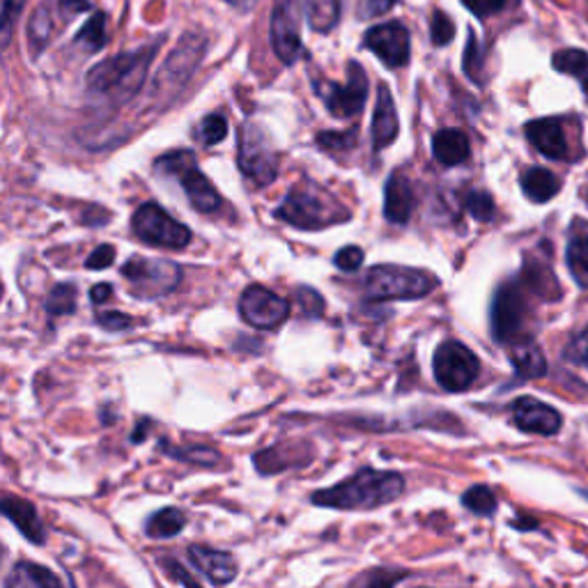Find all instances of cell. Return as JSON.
<instances>
[{
	"label": "cell",
	"mask_w": 588,
	"mask_h": 588,
	"mask_svg": "<svg viewBox=\"0 0 588 588\" xmlns=\"http://www.w3.org/2000/svg\"><path fill=\"white\" fill-rule=\"evenodd\" d=\"M404 492V478L395 471L361 469L347 481L311 497L315 506L339 510H371L395 501Z\"/></svg>",
	"instance_id": "obj_1"
},
{
	"label": "cell",
	"mask_w": 588,
	"mask_h": 588,
	"mask_svg": "<svg viewBox=\"0 0 588 588\" xmlns=\"http://www.w3.org/2000/svg\"><path fill=\"white\" fill-rule=\"evenodd\" d=\"M157 170L168 175V177H175L182 189L187 192L189 196V203L198 209V212H216L220 207V198L214 189V184L205 177V173L198 168L196 164V157L192 153H170V155H164L159 161H157Z\"/></svg>",
	"instance_id": "obj_7"
},
{
	"label": "cell",
	"mask_w": 588,
	"mask_h": 588,
	"mask_svg": "<svg viewBox=\"0 0 588 588\" xmlns=\"http://www.w3.org/2000/svg\"><path fill=\"white\" fill-rule=\"evenodd\" d=\"M122 276L129 281L136 297L159 300L179 285L182 270L175 263L161 261V257L134 255L125 263Z\"/></svg>",
	"instance_id": "obj_6"
},
{
	"label": "cell",
	"mask_w": 588,
	"mask_h": 588,
	"mask_svg": "<svg viewBox=\"0 0 588 588\" xmlns=\"http://www.w3.org/2000/svg\"><path fill=\"white\" fill-rule=\"evenodd\" d=\"M26 6V0H3V42L8 45L10 40V32H12V23L14 19L21 14Z\"/></svg>",
	"instance_id": "obj_44"
},
{
	"label": "cell",
	"mask_w": 588,
	"mask_h": 588,
	"mask_svg": "<svg viewBox=\"0 0 588 588\" xmlns=\"http://www.w3.org/2000/svg\"><path fill=\"white\" fill-rule=\"evenodd\" d=\"M49 315H69L77 311V287L71 283H60L51 290L47 300Z\"/></svg>",
	"instance_id": "obj_31"
},
{
	"label": "cell",
	"mask_w": 588,
	"mask_h": 588,
	"mask_svg": "<svg viewBox=\"0 0 588 588\" xmlns=\"http://www.w3.org/2000/svg\"><path fill=\"white\" fill-rule=\"evenodd\" d=\"M317 143L322 147H326V150H347V147L354 145V131H320L317 134Z\"/></svg>",
	"instance_id": "obj_37"
},
{
	"label": "cell",
	"mask_w": 588,
	"mask_h": 588,
	"mask_svg": "<svg viewBox=\"0 0 588 588\" xmlns=\"http://www.w3.org/2000/svg\"><path fill=\"white\" fill-rule=\"evenodd\" d=\"M226 3H231L233 8H239V10H246V8H251V3H253V0H226Z\"/></svg>",
	"instance_id": "obj_50"
},
{
	"label": "cell",
	"mask_w": 588,
	"mask_h": 588,
	"mask_svg": "<svg viewBox=\"0 0 588 588\" xmlns=\"http://www.w3.org/2000/svg\"><path fill=\"white\" fill-rule=\"evenodd\" d=\"M464 508H469L476 514H492L497 510V497L486 486H473L462 497Z\"/></svg>",
	"instance_id": "obj_33"
},
{
	"label": "cell",
	"mask_w": 588,
	"mask_h": 588,
	"mask_svg": "<svg viewBox=\"0 0 588 588\" xmlns=\"http://www.w3.org/2000/svg\"><path fill=\"white\" fill-rule=\"evenodd\" d=\"M189 559L192 564L214 584H231L237 577V561L228 551H218L209 547L194 545L189 549Z\"/></svg>",
	"instance_id": "obj_18"
},
{
	"label": "cell",
	"mask_w": 588,
	"mask_h": 588,
	"mask_svg": "<svg viewBox=\"0 0 588 588\" xmlns=\"http://www.w3.org/2000/svg\"><path fill=\"white\" fill-rule=\"evenodd\" d=\"M192 35L187 40H182V45L170 53L166 67L159 74V84L166 81H175V84H184L189 79V74L196 69V62L200 60V53H205V40L196 35V42L189 45Z\"/></svg>",
	"instance_id": "obj_20"
},
{
	"label": "cell",
	"mask_w": 588,
	"mask_h": 588,
	"mask_svg": "<svg viewBox=\"0 0 588 588\" xmlns=\"http://www.w3.org/2000/svg\"><path fill=\"white\" fill-rule=\"evenodd\" d=\"M302 0H274L270 40L274 53L294 65L302 56Z\"/></svg>",
	"instance_id": "obj_11"
},
{
	"label": "cell",
	"mask_w": 588,
	"mask_h": 588,
	"mask_svg": "<svg viewBox=\"0 0 588 588\" xmlns=\"http://www.w3.org/2000/svg\"><path fill=\"white\" fill-rule=\"evenodd\" d=\"M196 136L203 145H216L228 136V120L218 114H209L196 129Z\"/></svg>",
	"instance_id": "obj_34"
},
{
	"label": "cell",
	"mask_w": 588,
	"mask_h": 588,
	"mask_svg": "<svg viewBox=\"0 0 588 588\" xmlns=\"http://www.w3.org/2000/svg\"><path fill=\"white\" fill-rule=\"evenodd\" d=\"M134 233L153 246L184 248L192 242V231L182 226L168 212L157 203H145L131 218Z\"/></svg>",
	"instance_id": "obj_9"
},
{
	"label": "cell",
	"mask_w": 588,
	"mask_h": 588,
	"mask_svg": "<svg viewBox=\"0 0 588 588\" xmlns=\"http://www.w3.org/2000/svg\"><path fill=\"white\" fill-rule=\"evenodd\" d=\"M478 69H481V58H478L476 35L469 32V42H467V51H464V71H467V77L478 81Z\"/></svg>",
	"instance_id": "obj_43"
},
{
	"label": "cell",
	"mask_w": 588,
	"mask_h": 588,
	"mask_svg": "<svg viewBox=\"0 0 588 588\" xmlns=\"http://www.w3.org/2000/svg\"><path fill=\"white\" fill-rule=\"evenodd\" d=\"M527 302L520 285L506 283L497 290L492 302V334L499 343H510L522 331Z\"/></svg>",
	"instance_id": "obj_13"
},
{
	"label": "cell",
	"mask_w": 588,
	"mask_h": 588,
	"mask_svg": "<svg viewBox=\"0 0 588 588\" xmlns=\"http://www.w3.org/2000/svg\"><path fill=\"white\" fill-rule=\"evenodd\" d=\"M97 320L104 329H110V331H120V329L131 326V317L125 313H99Z\"/></svg>",
	"instance_id": "obj_46"
},
{
	"label": "cell",
	"mask_w": 588,
	"mask_h": 588,
	"mask_svg": "<svg viewBox=\"0 0 588 588\" xmlns=\"http://www.w3.org/2000/svg\"><path fill=\"white\" fill-rule=\"evenodd\" d=\"M315 92L320 95V99L324 101V106L329 108V114L339 118V120H347L359 116L365 99H367V77L365 71L359 62H350L347 67V84H334V81H324L315 86Z\"/></svg>",
	"instance_id": "obj_10"
},
{
	"label": "cell",
	"mask_w": 588,
	"mask_h": 588,
	"mask_svg": "<svg viewBox=\"0 0 588 588\" xmlns=\"http://www.w3.org/2000/svg\"><path fill=\"white\" fill-rule=\"evenodd\" d=\"M437 285L434 274L398 265H378L365 276V294L371 302L423 300Z\"/></svg>",
	"instance_id": "obj_4"
},
{
	"label": "cell",
	"mask_w": 588,
	"mask_h": 588,
	"mask_svg": "<svg viewBox=\"0 0 588 588\" xmlns=\"http://www.w3.org/2000/svg\"><path fill=\"white\" fill-rule=\"evenodd\" d=\"M520 187L525 192V196L533 203H547L555 198L561 189V182L559 177L547 170V168H540V166H533V168H527L520 177Z\"/></svg>",
	"instance_id": "obj_23"
},
{
	"label": "cell",
	"mask_w": 588,
	"mask_h": 588,
	"mask_svg": "<svg viewBox=\"0 0 588 588\" xmlns=\"http://www.w3.org/2000/svg\"><path fill=\"white\" fill-rule=\"evenodd\" d=\"M414 209V189L410 177L402 170H395L384 189V216L395 226H404Z\"/></svg>",
	"instance_id": "obj_17"
},
{
	"label": "cell",
	"mask_w": 588,
	"mask_h": 588,
	"mask_svg": "<svg viewBox=\"0 0 588 588\" xmlns=\"http://www.w3.org/2000/svg\"><path fill=\"white\" fill-rule=\"evenodd\" d=\"M239 313L255 329H276L287 320L290 304L263 285H248L239 300Z\"/></svg>",
	"instance_id": "obj_12"
},
{
	"label": "cell",
	"mask_w": 588,
	"mask_h": 588,
	"mask_svg": "<svg viewBox=\"0 0 588 588\" xmlns=\"http://www.w3.org/2000/svg\"><path fill=\"white\" fill-rule=\"evenodd\" d=\"M237 155H239L237 157L239 170L253 184H257V187H267V184L276 179L278 157L265 127H261L257 122H246L239 131Z\"/></svg>",
	"instance_id": "obj_5"
},
{
	"label": "cell",
	"mask_w": 588,
	"mask_h": 588,
	"mask_svg": "<svg viewBox=\"0 0 588 588\" xmlns=\"http://www.w3.org/2000/svg\"><path fill=\"white\" fill-rule=\"evenodd\" d=\"M3 512L6 518L12 520L19 531L32 540V542H45V527L40 522V518H37V510L32 503L23 501V499H17V497H6L3 499Z\"/></svg>",
	"instance_id": "obj_22"
},
{
	"label": "cell",
	"mask_w": 588,
	"mask_h": 588,
	"mask_svg": "<svg viewBox=\"0 0 588 588\" xmlns=\"http://www.w3.org/2000/svg\"><path fill=\"white\" fill-rule=\"evenodd\" d=\"M462 3L473 17L486 19V17H492V14L501 12L506 8L508 0H462Z\"/></svg>",
	"instance_id": "obj_39"
},
{
	"label": "cell",
	"mask_w": 588,
	"mask_h": 588,
	"mask_svg": "<svg viewBox=\"0 0 588 588\" xmlns=\"http://www.w3.org/2000/svg\"><path fill=\"white\" fill-rule=\"evenodd\" d=\"M157 47L140 49L134 53H120L110 60L99 62L88 74V88L104 97L131 99L145 84L147 67H150Z\"/></svg>",
	"instance_id": "obj_3"
},
{
	"label": "cell",
	"mask_w": 588,
	"mask_h": 588,
	"mask_svg": "<svg viewBox=\"0 0 588 588\" xmlns=\"http://www.w3.org/2000/svg\"><path fill=\"white\" fill-rule=\"evenodd\" d=\"M334 263L343 272H356L361 267V263H363V251L359 246H345V248H341L336 253Z\"/></svg>",
	"instance_id": "obj_40"
},
{
	"label": "cell",
	"mask_w": 588,
	"mask_h": 588,
	"mask_svg": "<svg viewBox=\"0 0 588 588\" xmlns=\"http://www.w3.org/2000/svg\"><path fill=\"white\" fill-rule=\"evenodd\" d=\"M510 412H512V423L529 434L551 437V434H557L564 425V419L555 408H549L547 402H540L531 395L514 400Z\"/></svg>",
	"instance_id": "obj_15"
},
{
	"label": "cell",
	"mask_w": 588,
	"mask_h": 588,
	"mask_svg": "<svg viewBox=\"0 0 588 588\" xmlns=\"http://www.w3.org/2000/svg\"><path fill=\"white\" fill-rule=\"evenodd\" d=\"M116 261V246H110V244H101L99 248H95V253L88 257L86 261V267L88 270H95V272H101L106 267L114 265Z\"/></svg>",
	"instance_id": "obj_41"
},
{
	"label": "cell",
	"mask_w": 588,
	"mask_h": 588,
	"mask_svg": "<svg viewBox=\"0 0 588 588\" xmlns=\"http://www.w3.org/2000/svg\"><path fill=\"white\" fill-rule=\"evenodd\" d=\"M363 47L373 51L384 65L398 69L410 62V30L400 21L380 23L365 32Z\"/></svg>",
	"instance_id": "obj_14"
},
{
	"label": "cell",
	"mask_w": 588,
	"mask_h": 588,
	"mask_svg": "<svg viewBox=\"0 0 588 588\" xmlns=\"http://www.w3.org/2000/svg\"><path fill=\"white\" fill-rule=\"evenodd\" d=\"M6 588H62V584L49 568L21 561L6 577Z\"/></svg>",
	"instance_id": "obj_24"
},
{
	"label": "cell",
	"mask_w": 588,
	"mask_h": 588,
	"mask_svg": "<svg viewBox=\"0 0 588 588\" xmlns=\"http://www.w3.org/2000/svg\"><path fill=\"white\" fill-rule=\"evenodd\" d=\"M398 579H402L400 572H389V570L386 572H375V575L367 577V588H393V584Z\"/></svg>",
	"instance_id": "obj_47"
},
{
	"label": "cell",
	"mask_w": 588,
	"mask_h": 588,
	"mask_svg": "<svg viewBox=\"0 0 588 588\" xmlns=\"http://www.w3.org/2000/svg\"><path fill=\"white\" fill-rule=\"evenodd\" d=\"M184 525H187V518H184V512L177 508H164L159 512H155L150 522H147L145 531L150 538H173L177 536Z\"/></svg>",
	"instance_id": "obj_29"
},
{
	"label": "cell",
	"mask_w": 588,
	"mask_h": 588,
	"mask_svg": "<svg viewBox=\"0 0 588 588\" xmlns=\"http://www.w3.org/2000/svg\"><path fill=\"white\" fill-rule=\"evenodd\" d=\"M106 17L101 12H97L84 28L81 32L74 37V42L84 45L88 51H99L106 45Z\"/></svg>",
	"instance_id": "obj_32"
},
{
	"label": "cell",
	"mask_w": 588,
	"mask_h": 588,
	"mask_svg": "<svg viewBox=\"0 0 588 588\" xmlns=\"http://www.w3.org/2000/svg\"><path fill=\"white\" fill-rule=\"evenodd\" d=\"M464 205H467V209L471 212V216L476 220H492L494 218V212H497L492 196L486 194V192H471L467 196Z\"/></svg>",
	"instance_id": "obj_35"
},
{
	"label": "cell",
	"mask_w": 588,
	"mask_h": 588,
	"mask_svg": "<svg viewBox=\"0 0 588 588\" xmlns=\"http://www.w3.org/2000/svg\"><path fill=\"white\" fill-rule=\"evenodd\" d=\"M274 216L300 231H322L343 224L350 218V212L317 184L302 182L287 192L285 200L274 209Z\"/></svg>",
	"instance_id": "obj_2"
},
{
	"label": "cell",
	"mask_w": 588,
	"mask_h": 588,
	"mask_svg": "<svg viewBox=\"0 0 588 588\" xmlns=\"http://www.w3.org/2000/svg\"><path fill=\"white\" fill-rule=\"evenodd\" d=\"M566 359L588 371V326L572 339V343L566 350Z\"/></svg>",
	"instance_id": "obj_38"
},
{
	"label": "cell",
	"mask_w": 588,
	"mask_h": 588,
	"mask_svg": "<svg viewBox=\"0 0 588 588\" xmlns=\"http://www.w3.org/2000/svg\"><path fill=\"white\" fill-rule=\"evenodd\" d=\"M432 367L437 384L449 393L467 391L481 373V363H478L476 354L458 341H447L437 347Z\"/></svg>",
	"instance_id": "obj_8"
},
{
	"label": "cell",
	"mask_w": 588,
	"mask_h": 588,
	"mask_svg": "<svg viewBox=\"0 0 588 588\" xmlns=\"http://www.w3.org/2000/svg\"><path fill=\"white\" fill-rule=\"evenodd\" d=\"M53 28H56V19L47 6H42L32 14L30 26H28V42H30L32 56H40L45 51V47L51 42V37H53Z\"/></svg>",
	"instance_id": "obj_26"
},
{
	"label": "cell",
	"mask_w": 588,
	"mask_h": 588,
	"mask_svg": "<svg viewBox=\"0 0 588 588\" xmlns=\"http://www.w3.org/2000/svg\"><path fill=\"white\" fill-rule=\"evenodd\" d=\"M297 300H300V304H302V308H304V313L306 315H322V311H324V302H322V297H320V294L315 292V290H308V287H302L300 292H297Z\"/></svg>",
	"instance_id": "obj_45"
},
{
	"label": "cell",
	"mask_w": 588,
	"mask_h": 588,
	"mask_svg": "<svg viewBox=\"0 0 588 588\" xmlns=\"http://www.w3.org/2000/svg\"><path fill=\"white\" fill-rule=\"evenodd\" d=\"M398 131H400V122H398L391 90L386 86H380L375 114H373V127H371V138H373L375 150H384V147H389L398 138Z\"/></svg>",
	"instance_id": "obj_19"
},
{
	"label": "cell",
	"mask_w": 588,
	"mask_h": 588,
	"mask_svg": "<svg viewBox=\"0 0 588 588\" xmlns=\"http://www.w3.org/2000/svg\"><path fill=\"white\" fill-rule=\"evenodd\" d=\"M58 8L65 14H79V12L90 10V3H88V0H58Z\"/></svg>",
	"instance_id": "obj_48"
},
{
	"label": "cell",
	"mask_w": 588,
	"mask_h": 588,
	"mask_svg": "<svg viewBox=\"0 0 588 588\" xmlns=\"http://www.w3.org/2000/svg\"><path fill=\"white\" fill-rule=\"evenodd\" d=\"M432 155L444 166H460L469 159L471 145L464 131L460 129H441L432 138Z\"/></svg>",
	"instance_id": "obj_21"
},
{
	"label": "cell",
	"mask_w": 588,
	"mask_h": 588,
	"mask_svg": "<svg viewBox=\"0 0 588 588\" xmlns=\"http://www.w3.org/2000/svg\"><path fill=\"white\" fill-rule=\"evenodd\" d=\"M306 17L317 32L334 30L341 19V0H306Z\"/></svg>",
	"instance_id": "obj_27"
},
{
	"label": "cell",
	"mask_w": 588,
	"mask_h": 588,
	"mask_svg": "<svg viewBox=\"0 0 588 588\" xmlns=\"http://www.w3.org/2000/svg\"><path fill=\"white\" fill-rule=\"evenodd\" d=\"M568 267L579 285H588V233H579L568 244Z\"/></svg>",
	"instance_id": "obj_30"
},
{
	"label": "cell",
	"mask_w": 588,
	"mask_h": 588,
	"mask_svg": "<svg viewBox=\"0 0 588 588\" xmlns=\"http://www.w3.org/2000/svg\"><path fill=\"white\" fill-rule=\"evenodd\" d=\"M551 65H555L557 71L568 74V77L579 79L586 97H588V53L579 51V49H564L559 53H555L551 58Z\"/></svg>",
	"instance_id": "obj_28"
},
{
	"label": "cell",
	"mask_w": 588,
	"mask_h": 588,
	"mask_svg": "<svg viewBox=\"0 0 588 588\" xmlns=\"http://www.w3.org/2000/svg\"><path fill=\"white\" fill-rule=\"evenodd\" d=\"M110 294H114V287H110L108 283H99V285H95V287L90 290V300H92L95 304H104V302L110 297Z\"/></svg>",
	"instance_id": "obj_49"
},
{
	"label": "cell",
	"mask_w": 588,
	"mask_h": 588,
	"mask_svg": "<svg viewBox=\"0 0 588 588\" xmlns=\"http://www.w3.org/2000/svg\"><path fill=\"white\" fill-rule=\"evenodd\" d=\"M510 361H512L514 371H518V375L525 380H538L547 373L545 354L533 341H522L514 345L510 352Z\"/></svg>",
	"instance_id": "obj_25"
},
{
	"label": "cell",
	"mask_w": 588,
	"mask_h": 588,
	"mask_svg": "<svg viewBox=\"0 0 588 588\" xmlns=\"http://www.w3.org/2000/svg\"><path fill=\"white\" fill-rule=\"evenodd\" d=\"M430 30H432V42L437 47H447L449 42H453V37H455V26H453L451 17L441 10L434 12Z\"/></svg>",
	"instance_id": "obj_36"
},
{
	"label": "cell",
	"mask_w": 588,
	"mask_h": 588,
	"mask_svg": "<svg viewBox=\"0 0 588 588\" xmlns=\"http://www.w3.org/2000/svg\"><path fill=\"white\" fill-rule=\"evenodd\" d=\"M395 6V0H359V17L375 19L386 14Z\"/></svg>",
	"instance_id": "obj_42"
},
{
	"label": "cell",
	"mask_w": 588,
	"mask_h": 588,
	"mask_svg": "<svg viewBox=\"0 0 588 588\" xmlns=\"http://www.w3.org/2000/svg\"><path fill=\"white\" fill-rule=\"evenodd\" d=\"M529 143L536 147L538 153H542L549 159H568V138L564 131V125L559 118H542L533 120L525 127Z\"/></svg>",
	"instance_id": "obj_16"
}]
</instances>
